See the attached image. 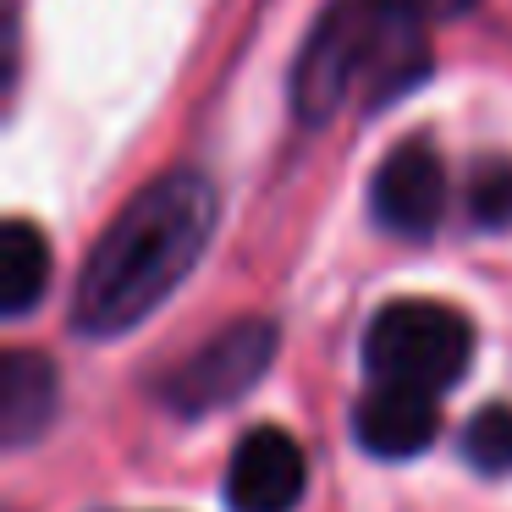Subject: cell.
Masks as SVG:
<instances>
[{"instance_id": "cell-1", "label": "cell", "mask_w": 512, "mask_h": 512, "mask_svg": "<svg viewBox=\"0 0 512 512\" xmlns=\"http://www.w3.org/2000/svg\"><path fill=\"white\" fill-rule=\"evenodd\" d=\"M215 215H221V199L204 171L155 177L83 259L78 292H72V325L83 336H122L138 320H149L199 265Z\"/></svg>"}, {"instance_id": "cell-2", "label": "cell", "mask_w": 512, "mask_h": 512, "mask_svg": "<svg viewBox=\"0 0 512 512\" xmlns=\"http://www.w3.org/2000/svg\"><path fill=\"white\" fill-rule=\"evenodd\" d=\"M430 78L424 23L391 0H331L292 67V111L331 122L342 111H380Z\"/></svg>"}, {"instance_id": "cell-3", "label": "cell", "mask_w": 512, "mask_h": 512, "mask_svg": "<svg viewBox=\"0 0 512 512\" xmlns=\"http://www.w3.org/2000/svg\"><path fill=\"white\" fill-rule=\"evenodd\" d=\"M468 358H474L468 320L430 298L386 303L364 331V369L375 386H402L435 397V391L463 380Z\"/></svg>"}, {"instance_id": "cell-4", "label": "cell", "mask_w": 512, "mask_h": 512, "mask_svg": "<svg viewBox=\"0 0 512 512\" xmlns=\"http://www.w3.org/2000/svg\"><path fill=\"white\" fill-rule=\"evenodd\" d=\"M270 358H276V325L237 320L221 336H210L193 358H182L171 369V380L160 386V402L171 413H182V419H204V413L237 402L243 391H254L265 380Z\"/></svg>"}, {"instance_id": "cell-5", "label": "cell", "mask_w": 512, "mask_h": 512, "mask_svg": "<svg viewBox=\"0 0 512 512\" xmlns=\"http://www.w3.org/2000/svg\"><path fill=\"white\" fill-rule=\"evenodd\" d=\"M446 210V171L430 144H402L369 177V215L391 237H430Z\"/></svg>"}, {"instance_id": "cell-6", "label": "cell", "mask_w": 512, "mask_h": 512, "mask_svg": "<svg viewBox=\"0 0 512 512\" xmlns=\"http://www.w3.org/2000/svg\"><path fill=\"white\" fill-rule=\"evenodd\" d=\"M303 446L276 424H259L232 446L226 463V507L232 512H292L303 501Z\"/></svg>"}, {"instance_id": "cell-7", "label": "cell", "mask_w": 512, "mask_h": 512, "mask_svg": "<svg viewBox=\"0 0 512 512\" xmlns=\"http://www.w3.org/2000/svg\"><path fill=\"white\" fill-rule=\"evenodd\" d=\"M435 397L402 386H369L353 408V441L369 457H413L435 441Z\"/></svg>"}, {"instance_id": "cell-8", "label": "cell", "mask_w": 512, "mask_h": 512, "mask_svg": "<svg viewBox=\"0 0 512 512\" xmlns=\"http://www.w3.org/2000/svg\"><path fill=\"white\" fill-rule=\"evenodd\" d=\"M50 413H56V369L45 353L12 347L0 364V441L28 446L34 435H45Z\"/></svg>"}, {"instance_id": "cell-9", "label": "cell", "mask_w": 512, "mask_h": 512, "mask_svg": "<svg viewBox=\"0 0 512 512\" xmlns=\"http://www.w3.org/2000/svg\"><path fill=\"white\" fill-rule=\"evenodd\" d=\"M50 287V248L28 221H6L0 232V314L23 320Z\"/></svg>"}, {"instance_id": "cell-10", "label": "cell", "mask_w": 512, "mask_h": 512, "mask_svg": "<svg viewBox=\"0 0 512 512\" xmlns=\"http://www.w3.org/2000/svg\"><path fill=\"white\" fill-rule=\"evenodd\" d=\"M463 457L479 474H512V408L490 402L463 424Z\"/></svg>"}, {"instance_id": "cell-11", "label": "cell", "mask_w": 512, "mask_h": 512, "mask_svg": "<svg viewBox=\"0 0 512 512\" xmlns=\"http://www.w3.org/2000/svg\"><path fill=\"white\" fill-rule=\"evenodd\" d=\"M468 221L485 226V232L512 226V160L507 155H490L474 166V177H468Z\"/></svg>"}, {"instance_id": "cell-12", "label": "cell", "mask_w": 512, "mask_h": 512, "mask_svg": "<svg viewBox=\"0 0 512 512\" xmlns=\"http://www.w3.org/2000/svg\"><path fill=\"white\" fill-rule=\"evenodd\" d=\"M391 6H402L408 17H419V23H430V17H463L474 0H391Z\"/></svg>"}]
</instances>
